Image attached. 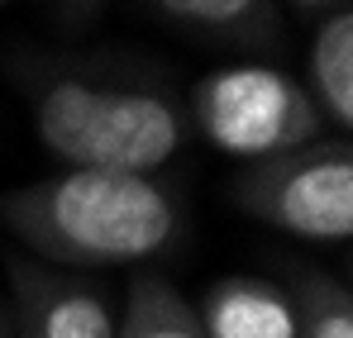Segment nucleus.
<instances>
[{"label":"nucleus","instance_id":"f257e3e1","mask_svg":"<svg viewBox=\"0 0 353 338\" xmlns=\"http://www.w3.org/2000/svg\"><path fill=\"white\" fill-rule=\"evenodd\" d=\"M5 76L58 167L158 176L196 138L186 91L143 62L34 48L5 57Z\"/></svg>","mask_w":353,"mask_h":338},{"label":"nucleus","instance_id":"f03ea898","mask_svg":"<svg viewBox=\"0 0 353 338\" xmlns=\"http://www.w3.org/2000/svg\"><path fill=\"white\" fill-rule=\"evenodd\" d=\"M0 229L48 267H139L186 238V200L163 171L58 167L0 196Z\"/></svg>","mask_w":353,"mask_h":338},{"label":"nucleus","instance_id":"7ed1b4c3","mask_svg":"<svg viewBox=\"0 0 353 338\" xmlns=\"http://www.w3.org/2000/svg\"><path fill=\"white\" fill-rule=\"evenodd\" d=\"M186 114H191V134H201L205 143H215L220 153H234L243 162L287 153L330 134L305 86L287 72L258 67V62L220 67L201 76L186 91Z\"/></svg>","mask_w":353,"mask_h":338},{"label":"nucleus","instance_id":"20e7f679","mask_svg":"<svg viewBox=\"0 0 353 338\" xmlns=\"http://www.w3.org/2000/svg\"><path fill=\"white\" fill-rule=\"evenodd\" d=\"M243 215L305 243H349L353 233V148L349 138H315L287 153L243 162L230 181Z\"/></svg>","mask_w":353,"mask_h":338},{"label":"nucleus","instance_id":"39448f33","mask_svg":"<svg viewBox=\"0 0 353 338\" xmlns=\"http://www.w3.org/2000/svg\"><path fill=\"white\" fill-rule=\"evenodd\" d=\"M10 315L39 338H115V295L91 272L48 267L24 253H5Z\"/></svg>","mask_w":353,"mask_h":338},{"label":"nucleus","instance_id":"423d86ee","mask_svg":"<svg viewBox=\"0 0 353 338\" xmlns=\"http://www.w3.org/2000/svg\"><path fill=\"white\" fill-rule=\"evenodd\" d=\"M139 10L201 43L243 53H268L282 43V0H139Z\"/></svg>","mask_w":353,"mask_h":338},{"label":"nucleus","instance_id":"0eeeda50","mask_svg":"<svg viewBox=\"0 0 353 338\" xmlns=\"http://www.w3.org/2000/svg\"><path fill=\"white\" fill-rule=\"evenodd\" d=\"M196 310L205 338H296V319L287 291L258 277H225L210 282Z\"/></svg>","mask_w":353,"mask_h":338},{"label":"nucleus","instance_id":"6e6552de","mask_svg":"<svg viewBox=\"0 0 353 338\" xmlns=\"http://www.w3.org/2000/svg\"><path fill=\"white\" fill-rule=\"evenodd\" d=\"M305 96L325 119L334 138H349L353 129V5L320 14L305 53Z\"/></svg>","mask_w":353,"mask_h":338},{"label":"nucleus","instance_id":"1a4fd4ad","mask_svg":"<svg viewBox=\"0 0 353 338\" xmlns=\"http://www.w3.org/2000/svg\"><path fill=\"white\" fill-rule=\"evenodd\" d=\"M115 338H205L191 300L163 272H134L115 319Z\"/></svg>","mask_w":353,"mask_h":338},{"label":"nucleus","instance_id":"9d476101","mask_svg":"<svg viewBox=\"0 0 353 338\" xmlns=\"http://www.w3.org/2000/svg\"><path fill=\"white\" fill-rule=\"evenodd\" d=\"M287 305L296 319V338H353V291L344 277L320 267H292Z\"/></svg>","mask_w":353,"mask_h":338},{"label":"nucleus","instance_id":"9b49d317","mask_svg":"<svg viewBox=\"0 0 353 338\" xmlns=\"http://www.w3.org/2000/svg\"><path fill=\"white\" fill-rule=\"evenodd\" d=\"M110 0H53V14H58V29L62 34H86L96 19H101V10H105Z\"/></svg>","mask_w":353,"mask_h":338},{"label":"nucleus","instance_id":"f8f14e48","mask_svg":"<svg viewBox=\"0 0 353 338\" xmlns=\"http://www.w3.org/2000/svg\"><path fill=\"white\" fill-rule=\"evenodd\" d=\"M296 10H310V14H330V10H339V5H349V0H292Z\"/></svg>","mask_w":353,"mask_h":338},{"label":"nucleus","instance_id":"ddd939ff","mask_svg":"<svg viewBox=\"0 0 353 338\" xmlns=\"http://www.w3.org/2000/svg\"><path fill=\"white\" fill-rule=\"evenodd\" d=\"M5 310H10V305H5ZM10 338H39V334H34V329H29V324H19V319H14V315H10Z\"/></svg>","mask_w":353,"mask_h":338},{"label":"nucleus","instance_id":"4468645a","mask_svg":"<svg viewBox=\"0 0 353 338\" xmlns=\"http://www.w3.org/2000/svg\"><path fill=\"white\" fill-rule=\"evenodd\" d=\"M0 338H10V310H5V295H0Z\"/></svg>","mask_w":353,"mask_h":338},{"label":"nucleus","instance_id":"2eb2a0df","mask_svg":"<svg viewBox=\"0 0 353 338\" xmlns=\"http://www.w3.org/2000/svg\"><path fill=\"white\" fill-rule=\"evenodd\" d=\"M5 5H14V0H0V10H5Z\"/></svg>","mask_w":353,"mask_h":338}]
</instances>
